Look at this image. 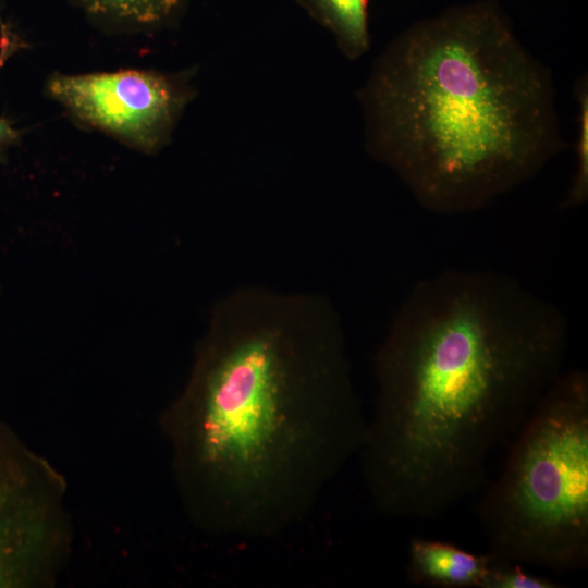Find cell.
Returning a JSON list of instances; mask_svg holds the SVG:
<instances>
[{
	"label": "cell",
	"instance_id": "cell-5",
	"mask_svg": "<svg viewBox=\"0 0 588 588\" xmlns=\"http://www.w3.org/2000/svg\"><path fill=\"white\" fill-rule=\"evenodd\" d=\"M58 474L0 421V588L47 584L66 549Z\"/></svg>",
	"mask_w": 588,
	"mask_h": 588
},
{
	"label": "cell",
	"instance_id": "cell-10",
	"mask_svg": "<svg viewBox=\"0 0 588 588\" xmlns=\"http://www.w3.org/2000/svg\"><path fill=\"white\" fill-rule=\"evenodd\" d=\"M579 102V135L576 145V172L561 208L581 206L588 198V88L587 77H581L576 88Z\"/></svg>",
	"mask_w": 588,
	"mask_h": 588
},
{
	"label": "cell",
	"instance_id": "cell-4",
	"mask_svg": "<svg viewBox=\"0 0 588 588\" xmlns=\"http://www.w3.org/2000/svg\"><path fill=\"white\" fill-rule=\"evenodd\" d=\"M478 516L489 553L565 573L588 565V373L562 372L511 440Z\"/></svg>",
	"mask_w": 588,
	"mask_h": 588
},
{
	"label": "cell",
	"instance_id": "cell-11",
	"mask_svg": "<svg viewBox=\"0 0 588 588\" xmlns=\"http://www.w3.org/2000/svg\"><path fill=\"white\" fill-rule=\"evenodd\" d=\"M556 581L536 576L518 563L492 556L481 588H558Z\"/></svg>",
	"mask_w": 588,
	"mask_h": 588
},
{
	"label": "cell",
	"instance_id": "cell-1",
	"mask_svg": "<svg viewBox=\"0 0 588 588\" xmlns=\"http://www.w3.org/2000/svg\"><path fill=\"white\" fill-rule=\"evenodd\" d=\"M161 427L203 530L256 539L301 523L367 430L334 305L259 285L221 297Z\"/></svg>",
	"mask_w": 588,
	"mask_h": 588
},
{
	"label": "cell",
	"instance_id": "cell-2",
	"mask_svg": "<svg viewBox=\"0 0 588 588\" xmlns=\"http://www.w3.org/2000/svg\"><path fill=\"white\" fill-rule=\"evenodd\" d=\"M567 340L564 313L513 275L449 269L418 281L373 360L358 455L375 507L430 519L473 493L562 373Z\"/></svg>",
	"mask_w": 588,
	"mask_h": 588
},
{
	"label": "cell",
	"instance_id": "cell-9",
	"mask_svg": "<svg viewBox=\"0 0 588 588\" xmlns=\"http://www.w3.org/2000/svg\"><path fill=\"white\" fill-rule=\"evenodd\" d=\"M184 0H73L90 17L113 25L151 27L169 21Z\"/></svg>",
	"mask_w": 588,
	"mask_h": 588
},
{
	"label": "cell",
	"instance_id": "cell-7",
	"mask_svg": "<svg viewBox=\"0 0 588 588\" xmlns=\"http://www.w3.org/2000/svg\"><path fill=\"white\" fill-rule=\"evenodd\" d=\"M492 555L468 552L453 543L413 537L406 574L412 584L433 588H481Z\"/></svg>",
	"mask_w": 588,
	"mask_h": 588
},
{
	"label": "cell",
	"instance_id": "cell-3",
	"mask_svg": "<svg viewBox=\"0 0 588 588\" xmlns=\"http://www.w3.org/2000/svg\"><path fill=\"white\" fill-rule=\"evenodd\" d=\"M373 155L438 215L477 211L563 147L549 71L493 0L404 30L364 90Z\"/></svg>",
	"mask_w": 588,
	"mask_h": 588
},
{
	"label": "cell",
	"instance_id": "cell-12",
	"mask_svg": "<svg viewBox=\"0 0 588 588\" xmlns=\"http://www.w3.org/2000/svg\"><path fill=\"white\" fill-rule=\"evenodd\" d=\"M26 44L11 22L0 19V73L8 62ZM22 132L13 123L0 117V161L4 160L9 150L19 143Z\"/></svg>",
	"mask_w": 588,
	"mask_h": 588
},
{
	"label": "cell",
	"instance_id": "cell-8",
	"mask_svg": "<svg viewBox=\"0 0 588 588\" xmlns=\"http://www.w3.org/2000/svg\"><path fill=\"white\" fill-rule=\"evenodd\" d=\"M319 23L331 30L347 58L368 50V0H298Z\"/></svg>",
	"mask_w": 588,
	"mask_h": 588
},
{
	"label": "cell",
	"instance_id": "cell-13",
	"mask_svg": "<svg viewBox=\"0 0 588 588\" xmlns=\"http://www.w3.org/2000/svg\"><path fill=\"white\" fill-rule=\"evenodd\" d=\"M4 5V0H0V19L2 17L1 12Z\"/></svg>",
	"mask_w": 588,
	"mask_h": 588
},
{
	"label": "cell",
	"instance_id": "cell-6",
	"mask_svg": "<svg viewBox=\"0 0 588 588\" xmlns=\"http://www.w3.org/2000/svg\"><path fill=\"white\" fill-rule=\"evenodd\" d=\"M49 94L81 122L152 152L186 101L171 78L145 70L57 74Z\"/></svg>",
	"mask_w": 588,
	"mask_h": 588
}]
</instances>
